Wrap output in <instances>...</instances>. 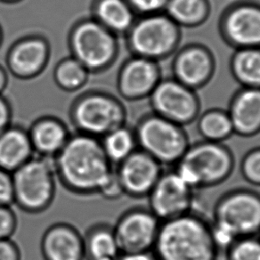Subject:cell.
<instances>
[{"instance_id":"obj_1","label":"cell","mask_w":260,"mask_h":260,"mask_svg":"<svg viewBox=\"0 0 260 260\" xmlns=\"http://www.w3.org/2000/svg\"><path fill=\"white\" fill-rule=\"evenodd\" d=\"M53 161L57 180L77 195L98 194L114 172L101 142L81 133L70 137Z\"/></svg>"},{"instance_id":"obj_2","label":"cell","mask_w":260,"mask_h":260,"mask_svg":"<svg viewBox=\"0 0 260 260\" xmlns=\"http://www.w3.org/2000/svg\"><path fill=\"white\" fill-rule=\"evenodd\" d=\"M156 260H218L210 222L192 211L162 221L152 250Z\"/></svg>"},{"instance_id":"obj_3","label":"cell","mask_w":260,"mask_h":260,"mask_svg":"<svg viewBox=\"0 0 260 260\" xmlns=\"http://www.w3.org/2000/svg\"><path fill=\"white\" fill-rule=\"evenodd\" d=\"M235 154L221 143L204 141L189 145L183 158L172 167L194 190L224 184L235 170Z\"/></svg>"},{"instance_id":"obj_4","label":"cell","mask_w":260,"mask_h":260,"mask_svg":"<svg viewBox=\"0 0 260 260\" xmlns=\"http://www.w3.org/2000/svg\"><path fill=\"white\" fill-rule=\"evenodd\" d=\"M14 205L25 213L40 214L49 208L56 193L53 159L34 156L12 173Z\"/></svg>"},{"instance_id":"obj_5","label":"cell","mask_w":260,"mask_h":260,"mask_svg":"<svg viewBox=\"0 0 260 260\" xmlns=\"http://www.w3.org/2000/svg\"><path fill=\"white\" fill-rule=\"evenodd\" d=\"M213 219L226 225L236 236H256L260 232V193L247 187L221 195L213 208Z\"/></svg>"},{"instance_id":"obj_6","label":"cell","mask_w":260,"mask_h":260,"mask_svg":"<svg viewBox=\"0 0 260 260\" xmlns=\"http://www.w3.org/2000/svg\"><path fill=\"white\" fill-rule=\"evenodd\" d=\"M135 135L138 149L163 167L175 166L190 145L177 124L164 118L146 119Z\"/></svg>"},{"instance_id":"obj_7","label":"cell","mask_w":260,"mask_h":260,"mask_svg":"<svg viewBox=\"0 0 260 260\" xmlns=\"http://www.w3.org/2000/svg\"><path fill=\"white\" fill-rule=\"evenodd\" d=\"M195 191L178 177L172 168L164 170L146 198L148 209L161 222L191 213L195 211Z\"/></svg>"},{"instance_id":"obj_8","label":"cell","mask_w":260,"mask_h":260,"mask_svg":"<svg viewBox=\"0 0 260 260\" xmlns=\"http://www.w3.org/2000/svg\"><path fill=\"white\" fill-rule=\"evenodd\" d=\"M160 224L148 208L126 210L112 226L121 253L152 251Z\"/></svg>"},{"instance_id":"obj_9","label":"cell","mask_w":260,"mask_h":260,"mask_svg":"<svg viewBox=\"0 0 260 260\" xmlns=\"http://www.w3.org/2000/svg\"><path fill=\"white\" fill-rule=\"evenodd\" d=\"M124 195L133 199L147 198L164 171V167L138 149L115 169Z\"/></svg>"},{"instance_id":"obj_10","label":"cell","mask_w":260,"mask_h":260,"mask_svg":"<svg viewBox=\"0 0 260 260\" xmlns=\"http://www.w3.org/2000/svg\"><path fill=\"white\" fill-rule=\"evenodd\" d=\"M74 121L81 134L103 138L122 126L123 114L111 99L95 95L80 102L74 112Z\"/></svg>"},{"instance_id":"obj_11","label":"cell","mask_w":260,"mask_h":260,"mask_svg":"<svg viewBox=\"0 0 260 260\" xmlns=\"http://www.w3.org/2000/svg\"><path fill=\"white\" fill-rule=\"evenodd\" d=\"M73 45L80 63L93 69L106 64L115 50L112 35L94 22L83 23L75 30Z\"/></svg>"},{"instance_id":"obj_12","label":"cell","mask_w":260,"mask_h":260,"mask_svg":"<svg viewBox=\"0 0 260 260\" xmlns=\"http://www.w3.org/2000/svg\"><path fill=\"white\" fill-rule=\"evenodd\" d=\"M40 250L44 260H85L83 235L73 224L55 223L44 232Z\"/></svg>"},{"instance_id":"obj_13","label":"cell","mask_w":260,"mask_h":260,"mask_svg":"<svg viewBox=\"0 0 260 260\" xmlns=\"http://www.w3.org/2000/svg\"><path fill=\"white\" fill-rule=\"evenodd\" d=\"M175 30L169 21L160 17L146 19L133 30L131 40L135 49L145 55H159L170 49Z\"/></svg>"},{"instance_id":"obj_14","label":"cell","mask_w":260,"mask_h":260,"mask_svg":"<svg viewBox=\"0 0 260 260\" xmlns=\"http://www.w3.org/2000/svg\"><path fill=\"white\" fill-rule=\"evenodd\" d=\"M154 103L164 119L174 123L185 122L194 115V101L191 94L177 84H162L154 94Z\"/></svg>"},{"instance_id":"obj_15","label":"cell","mask_w":260,"mask_h":260,"mask_svg":"<svg viewBox=\"0 0 260 260\" xmlns=\"http://www.w3.org/2000/svg\"><path fill=\"white\" fill-rule=\"evenodd\" d=\"M34 156L29 133L8 127L0 135V169L14 173Z\"/></svg>"},{"instance_id":"obj_16","label":"cell","mask_w":260,"mask_h":260,"mask_svg":"<svg viewBox=\"0 0 260 260\" xmlns=\"http://www.w3.org/2000/svg\"><path fill=\"white\" fill-rule=\"evenodd\" d=\"M34 154L54 159L69 140L65 126L54 119L36 123L29 133Z\"/></svg>"},{"instance_id":"obj_17","label":"cell","mask_w":260,"mask_h":260,"mask_svg":"<svg viewBox=\"0 0 260 260\" xmlns=\"http://www.w3.org/2000/svg\"><path fill=\"white\" fill-rule=\"evenodd\" d=\"M85 260H116L121 254L112 226L98 224L84 235Z\"/></svg>"},{"instance_id":"obj_18","label":"cell","mask_w":260,"mask_h":260,"mask_svg":"<svg viewBox=\"0 0 260 260\" xmlns=\"http://www.w3.org/2000/svg\"><path fill=\"white\" fill-rule=\"evenodd\" d=\"M234 130L249 137L260 130V92L247 91L237 99L232 111Z\"/></svg>"},{"instance_id":"obj_19","label":"cell","mask_w":260,"mask_h":260,"mask_svg":"<svg viewBox=\"0 0 260 260\" xmlns=\"http://www.w3.org/2000/svg\"><path fill=\"white\" fill-rule=\"evenodd\" d=\"M228 30L232 39L238 43H259L260 11L249 8L236 10L229 16Z\"/></svg>"},{"instance_id":"obj_20","label":"cell","mask_w":260,"mask_h":260,"mask_svg":"<svg viewBox=\"0 0 260 260\" xmlns=\"http://www.w3.org/2000/svg\"><path fill=\"white\" fill-rule=\"evenodd\" d=\"M156 80L154 66L147 61L136 60L127 64L121 77V87L126 95L138 96L153 86Z\"/></svg>"},{"instance_id":"obj_21","label":"cell","mask_w":260,"mask_h":260,"mask_svg":"<svg viewBox=\"0 0 260 260\" xmlns=\"http://www.w3.org/2000/svg\"><path fill=\"white\" fill-rule=\"evenodd\" d=\"M100 142L106 158L113 167L118 166L138 149L136 135L122 126L104 136Z\"/></svg>"},{"instance_id":"obj_22","label":"cell","mask_w":260,"mask_h":260,"mask_svg":"<svg viewBox=\"0 0 260 260\" xmlns=\"http://www.w3.org/2000/svg\"><path fill=\"white\" fill-rule=\"evenodd\" d=\"M47 49L40 40H28L15 47L10 57L12 68L21 75H30L43 64Z\"/></svg>"},{"instance_id":"obj_23","label":"cell","mask_w":260,"mask_h":260,"mask_svg":"<svg viewBox=\"0 0 260 260\" xmlns=\"http://www.w3.org/2000/svg\"><path fill=\"white\" fill-rule=\"evenodd\" d=\"M209 69V59L206 54L198 49L184 53L177 62V73L181 80L191 85L203 81Z\"/></svg>"},{"instance_id":"obj_24","label":"cell","mask_w":260,"mask_h":260,"mask_svg":"<svg viewBox=\"0 0 260 260\" xmlns=\"http://www.w3.org/2000/svg\"><path fill=\"white\" fill-rule=\"evenodd\" d=\"M98 15L106 27L117 31L127 29L132 22V14L123 0H101Z\"/></svg>"},{"instance_id":"obj_25","label":"cell","mask_w":260,"mask_h":260,"mask_svg":"<svg viewBox=\"0 0 260 260\" xmlns=\"http://www.w3.org/2000/svg\"><path fill=\"white\" fill-rule=\"evenodd\" d=\"M233 131L230 117L219 112L209 113L200 121V132L205 138V141L221 143L229 138Z\"/></svg>"},{"instance_id":"obj_26","label":"cell","mask_w":260,"mask_h":260,"mask_svg":"<svg viewBox=\"0 0 260 260\" xmlns=\"http://www.w3.org/2000/svg\"><path fill=\"white\" fill-rule=\"evenodd\" d=\"M235 72L241 80L249 84H260V53L248 50L237 55Z\"/></svg>"},{"instance_id":"obj_27","label":"cell","mask_w":260,"mask_h":260,"mask_svg":"<svg viewBox=\"0 0 260 260\" xmlns=\"http://www.w3.org/2000/svg\"><path fill=\"white\" fill-rule=\"evenodd\" d=\"M224 254L226 260H260V240L257 236L240 237Z\"/></svg>"},{"instance_id":"obj_28","label":"cell","mask_w":260,"mask_h":260,"mask_svg":"<svg viewBox=\"0 0 260 260\" xmlns=\"http://www.w3.org/2000/svg\"><path fill=\"white\" fill-rule=\"evenodd\" d=\"M169 10L178 21L191 22L203 16L204 6L201 0H172Z\"/></svg>"},{"instance_id":"obj_29","label":"cell","mask_w":260,"mask_h":260,"mask_svg":"<svg viewBox=\"0 0 260 260\" xmlns=\"http://www.w3.org/2000/svg\"><path fill=\"white\" fill-rule=\"evenodd\" d=\"M85 69L80 61H66L56 71L58 82L66 88H75L85 80Z\"/></svg>"},{"instance_id":"obj_30","label":"cell","mask_w":260,"mask_h":260,"mask_svg":"<svg viewBox=\"0 0 260 260\" xmlns=\"http://www.w3.org/2000/svg\"><path fill=\"white\" fill-rule=\"evenodd\" d=\"M240 172L248 184L260 187V147L251 149L243 155Z\"/></svg>"},{"instance_id":"obj_31","label":"cell","mask_w":260,"mask_h":260,"mask_svg":"<svg viewBox=\"0 0 260 260\" xmlns=\"http://www.w3.org/2000/svg\"><path fill=\"white\" fill-rule=\"evenodd\" d=\"M18 228V217L12 206H0V240L12 239Z\"/></svg>"},{"instance_id":"obj_32","label":"cell","mask_w":260,"mask_h":260,"mask_svg":"<svg viewBox=\"0 0 260 260\" xmlns=\"http://www.w3.org/2000/svg\"><path fill=\"white\" fill-rule=\"evenodd\" d=\"M14 205V184L12 173L0 169V206Z\"/></svg>"},{"instance_id":"obj_33","label":"cell","mask_w":260,"mask_h":260,"mask_svg":"<svg viewBox=\"0 0 260 260\" xmlns=\"http://www.w3.org/2000/svg\"><path fill=\"white\" fill-rule=\"evenodd\" d=\"M98 194L101 195L102 197H104L105 199L112 200V201L119 199L124 195L122 188L119 184V179L116 174L115 169H114V172L112 173L107 183L104 185V187L102 188L101 191H99Z\"/></svg>"},{"instance_id":"obj_34","label":"cell","mask_w":260,"mask_h":260,"mask_svg":"<svg viewBox=\"0 0 260 260\" xmlns=\"http://www.w3.org/2000/svg\"><path fill=\"white\" fill-rule=\"evenodd\" d=\"M0 260H22V251L12 239L0 240Z\"/></svg>"},{"instance_id":"obj_35","label":"cell","mask_w":260,"mask_h":260,"mask_svg":"<svg viewBox=\"0 0 260 260\" xmlns=\"http://www.w3.org/2000/svg\"><path fill=\"white\" fill-rule=\"evenodd\" d=\"M166 0H129L130 3L141 11H155L161 8Z\"/></svg>"},{"instance_id":"obj_36","label":"cell","mask_w":260,"mask_h":260,"mask_svg":"<svg viewBox=\"0 0 260 260\" xmlns=\"http://www.w3.org/2000/svg\"><path fill=\"white\" fill-rule=\"evenodd\" d=\"M116 260H156L155 256L150 252L121 253Z\"/></svg>"},{"instance_id":"obj_37","label":"cell","mask_w":260,"mask_h":260,"mask_svg":"<svg viewBox=\"0 0 260 260\" xmlns=\"http://www.w3.org/2000/svg\"><path fill=\"white\" fill-rule=\"evenodd\" d=\"M9 112L4 102L0 100V135L8 128Z\"/></svg>"},{"instance_id":"obj_38","label":"cell","mask_w":260,"mask_h":260,"mask_svg":"<svg viewBox=\"0 0 260 260\" xmlns=\"http://www.w3.org/2000/svg\"><path fill=\"white\" fill-rule=\"evenodd\" d=\"M5 83V77L2 72L0 71V89L3 87Z\"/></svg>"},{"instance_id":"obj_39","label":"cell","mask_w":260,"mask_h":260,"mask_svg":"<svg viewBox=\"0 0 260 260\" xmlns=\"http://www.w3.org/2000/svg\"><path fill=\"white\" fill-rule=\"evenodd\" d=\"M256 236H257V237H258V239H259L260 240V232L259 233H258V235H256Z\"/></svg>"}]
</instances>
